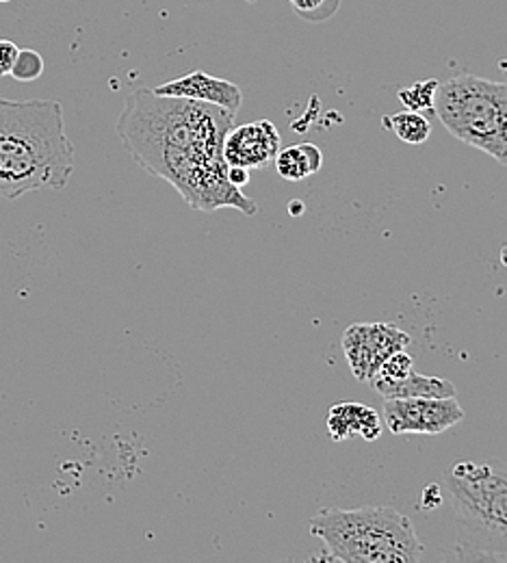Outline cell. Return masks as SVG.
I'll return each instance as SVG.
<instances>
[{"label": "cell", "instance_id": "6da1fadb", "mask_svg": "<svg viewBox=\"0 0 507 563\" xmlns=\"http://www.w3.org/2000/svg\"><path fill=\"white\" fill-rule=\"evenodd\" d=\"M236 113L216 104L135 89L124 100L118 135L129 154L156 178L167 180L194 211L258 207L228 180L223 140Z\"/></svg>", "mask_w": 507, "mask_h": 563}, {"label": "cell", "instance_id": "7a4b0ae2", "mask_svg": "<svg viewBox=\"0 0 507 563\" xmlns=\"http://www.w3.org/2000/svg\"><path fill=\"white\" fill-rule=\"evenodd\" d=\"M74 174V145L55 100L0 98V198L62 191Z\"/></svg>", "mask_w": 507, "mask_h": 563}, {"label": "cell", "instance_id": "3957f363", "mask_svg": "<svg viewBox=\"0 0 507 563\" xmlns=\"http://www.w3.org/2000/svg\"><path fill=\"white\" fill-rule=\"evenodd\" d=\"M334 560L345 563H415L423 544L408 516L393 507H326L310 520Z\"/></svg>", "mask_w": 507, "mask_h": 563}, {"label": "cell", "instance_id": "277c9868", "mask_svg": "<svg viewBox=\"0 0 507 563\" xmlns=\"http://www.w3.org/2000/svg\"><path fill=\"white\" fill-rule=\"evenodd\" d=\"M444 482L464 549L473 558L507 560V464L464 460Z\"/></svg>", "mask_w": 507, "mask_h": 563}, {"label": "cell", "instance_id": "5b68a950", "mask_svg": "<svg viewBox=\"0 0 507 563\" xmlns=\"http://www.w3.org/2000/svg\"><path fill=\"white\" fill-rule=\"evenodd\" d=\"M434 113L449 135L507 165V82L453 76L438 82Z\"/></svg>", "mask_w": 507, "mask_h": 563}, {"label": "cell", "instance_id": "8992f818", "mask_svg": "<svg viewBox=\"0 0 507 563\" xmlns=\"http://www.w3.org/2000/svg\"><path fill=\"white\" fill-rule=\"evenodd\" d=\"M410 345V336L393 323H354L343 334V352L352 373L361 382H371L384 360Z\"/></svg>", "mask_w": 507, "mask_h": 563}, {"label": "cell", "instance_id": "52a82bcc", "mask_svg": "<svg viewBox=\"0 0 507 563\" xmlns=\"http://www.w3.org/2000/svg\"><path fill=\"white\" fill-rule=\"evenodd\" d=\"M464 421V410L455 397L444 399H386L384 424L393 433H442Z\"/></svg>", "mask_w": 507, "mask_h": 563}, {"label": "cell", "instance_id": "ba28073f", "mask_svg": "<svg viewBox=\"0 0 507 563\" xmlns=\"http://www.w3.org/2000/svg\"><path fill=\"white\" fill-rule=\"evenodd\" d=\"M283 147L278 129L269 120L232 126L223 140V158L228 165L261 169L276 158Z\"/></svg>", "mask_w": 507, "mask_h": 563}, {"label": "cell", "instance_id": "9c48e42d", "mask_svg": "<svg viewBox=\"0 0 507 563\" xmlns=\"http://www.w3.org/2000/svg\"><path fill=\"white\" fill-rule=\"evenodd\" d=\"M154 91L161 96L209 102V104H216V107H221L232 113H239V109L243 104V91L239 85L200 70L174 78V80L156 87Z\"/></svg>", "mask_w": 507, "mask_h": 563}, {"label": "cell", "instance_id": "30bf717a", "mask_svg": "<svg viewBox=\"0 0 507 563\" xmlns=\"http://www.w3.org/2000/svg\"><path fill=\"white\" fill-rule=\"evenodd\" d=\"M375 393L384 399H417V397H430V399H444V397H455V386L453 382L444 377H430L410 371L401 379H388L375 375L371 379Z\"/></svg>", "mask_w": 507, "mask_h": 563}, {"label": "cell", "instance_id": "8fae6325", "mask_svg": "<svg viewBox=\"0 0 507 563\" xmlns=\"http://www.w3.org/2000/svg\"><path fill=\"white\" fill-rule=\"evenodd\" d=\"M330 435L343 442L352 435H363L364 440H377L384 431L379 415L363 404H337L328 417Z\"/></svg>", "mask_w": 507, "mask_h": 563}, {"label": "cell", "instance_id": "7c38bea8", "mask_svg": "<svg viewBox=\"0 0 507 563\" xmlns=\"http://www.w3.org/2000/svg\"><path fill=\"white\" fill-rule=\"evenodd\" d=\"M321 163H323V154L312 143H297L289 147H280V152L276 154V169L285 180L290 183H299L317 174L321 169Z\"/></svg>", "mask_w": 507, "mask_h": 563}, {"label": "cell", "instance_id": "4fadbf2b", "mask_svg": "<svg viewBox=\"0 0 507 563\" xmlns=\"http://www.w3.org/2000/svg\"><path fill=\"white\" fill-rule=\"evenodd\" d=\"M384 129L393 131L397 137L410 145H421L426 141L430 140L432 135V124L428 122V118L423 113H417V111H401V113H393V115H386L382 120Z\"/></svg>", "mask_w": 507, "mask_h": 563}, {"label": "cell", "instance_id": "5bb4252c", "mask_svg": "<svg viewBox=\"0 0 507 563\" xmlns=\"http://www.w3.org/2000/svg\"><path fill=\"white\" fill-rule=\"evenodd\" d=\"M436 89H438V80H421L415 82L408 89L399 91V100L406 104V109L423 113V111H434Z\"/></svg>", "mask_w": 507, "mask_h": 563}, {"label": "cell", "instance_id": "9a60e30c", "mask_svg": "<svg viewBox=\"0 0 507 563\" xmlns=\"http://www.w3.org/2000/svg\"><path fill=\"white\" fill-rule=\"evenodd\" d=\"M293 11L308 22H326L337 15L341 0H289Z\"/></svg>", "mask_w": 507, "mask_h": 563}, {"label": "cell", "instance_id": "2e32d148", "mask_svg": "<svg viewBox=\"0 0 507 563\" xmlns=\"http://www.w3.org/2000/svg\"><path fill=\"white\" fill-rule=\"evenodd\" d=\"M42 74H44V57H42L37 51H31V48L18 51L13 70H11L9 76H13V78L20 80V82H33V80H37Z\"/></svg>", "mask_w": 507, "mask_h": 563}, {"label": "cell", "instance_id": "e0dca14e", "mask_svg": "<svg viewBox=\"0 0 507 563\" xmlns=\"http://www.w3.org/2000/svg\"><path fill=\"white\" fill-rule=\"evenodd\" d=\"M410 371H415V360L401 350V352H395L384 360V364L379 366L377 375L379 377H388V379H401Z\"/></svg>", "mask_w": 507, "mask_h": 563}, {"label": "cell", "instance_id": "ac0fdd59", "mask_svg": "<svg viewBox=\"0 0 507 563\" xmlns=\"http://www.w3.org/2000/svg\"><path fill=\"white\" fill-rule=\"evenodd\" d=\"M18 46L9 40H0V76H9L13 70L15 57H18Z\"/></svg>", "mask_w": 507, "mask_h": 563}, {"label": "cell", "instance_id": "d6986e66", "mask_svg": "<svg viewBox=\"0 0 507 563\" xmlns=\"http://www.w3.org/2000/svg\"><path fill=\"white\" fill-rule=\"evenodd\" d=\"M228 180L241 189V185L250 183V169L245 167H236V165H228Z\"/></svg>", "mask_w": 507, "mask_h": 563}, {"label": "cell", "instance_id": "ffe728a7", "mask_svg": "<svg viewBox=\"0 0 507 563\" xmlns=\"http://www.w3.org/2000/svg\"><path fill=\"white\" fill-rule=\"evenodd\" d=\"M502 261H504V265H507V245L504 247V252H502Z\"/></svg>", "mask_w": 507, "mask_h": 563}, {"label": "cell", "instance_id": "44dd1931", "mask_svg": "<svg viewBox=\"0 0 507 563\" xmlns=\"http://www.w3.org/2000/svg\"><path fill=\"white\" fill-rule=\"evenodd\" d=\"M0 2H11V0H0Z\"/></svg>", "mask_w": 507, "mask_h": 563}]
</instances>
